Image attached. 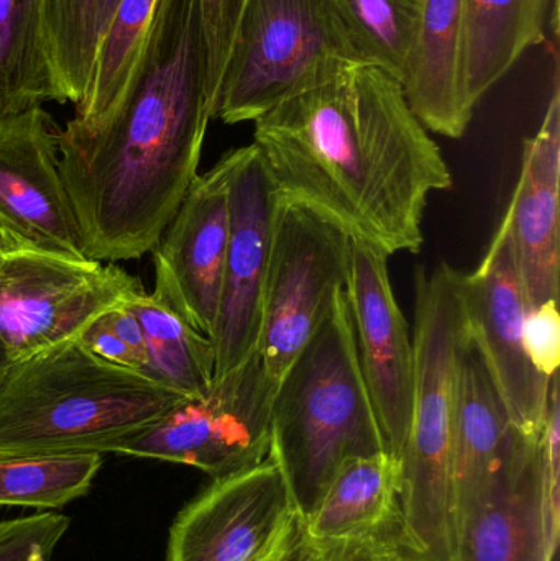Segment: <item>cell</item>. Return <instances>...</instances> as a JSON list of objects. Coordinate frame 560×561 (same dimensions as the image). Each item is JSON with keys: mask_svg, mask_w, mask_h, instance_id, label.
Listing matches in <instances>:
<instances>
[{"mask_svg": "<svg viewBox=\"0 0 560 561\" xmlns=\"http://www.w3.org/2000/svg\"><path fill=\"white\" fill-rule=\"evenodd\" d=\"M199 0H158L130 78L92 127L59 134V171L84 255L141 259L197 178L213 121Z\"/></svg>", "mask_w": 560, "mask_h": 561, "instance_id": "obj_1", "label": "cell"}, {"mask_svg": "<svg viewBox=\"0 0 560 561\" xmlns=\"http://www.w3.org/2000/svg\"><path fill=\"white\" fill-rule=\"evenodd\" d=\"M253 125L283 199L388 256L420 252L427 197L449 190L453 174L397 79L351 65Z\"/></svg>", "mask_w": 560, "mask_h": 561, "instance_id": "obj_2", "label": "cell"}, {"mask_svg": "<svg viewBox=\"0 0 560 561\" xmlns=\"http://www.w3.org/2000/svg\"><path fill=\"white\" fill-rule=\"evenodd\" d=\"M184 399L66 340L10 363L0 379V457L114 454Z\"/></svg>", "mask_w": 560, "mask_h": 561, "instance_id": "obj_3", "label": "cell"}, {"mask_svg": "<svg viewBox=\"0 0 560 561\" xmlns=\"http://www.w3.org/2000/svg\"><path fill=\"white\" fill-rule=\"evenodd\" d=\"M384 435L362 376L345 290L276 386L268 457L296 519L311 516L344 461L381 454Z\"/></svg>", "mask_w": 560, "mask_h": 561, "instance_id": "obj_4", "label": "cell"}, {"mask_svg": "<svg viewBox=\"0 0 560 561\" xmlns=\"http://www.w3.org/2000/svg\"><path fill=\"white\" fill-rule=\"evenodd\" d=\"M414 402L400 458V537L413 561H454V419L459 355L469 336L462 273L447 263L414 276Z\"/></svg>", "mask_w": 560, "mask_h": 561, "instance_id": "obj_5", "label": "cell"}, {"mask_svg": "<svg viewBox=\"0 0 560 561\" xmlns=\"http://www.w3.org/2000/svg\"><path fill=\"white\" fill-rule=\"evenodd\" d=\"M351 65L362 62L334 0H247L214 118L255 122Z\"/></svg>", "mask_w": 560, "mask_h": 561, "instance_id": "obj_6", "label": "cell"}, {"mask_svg": "<svg viewBox=\"0 0 560 561\" xmlns=\"http://www.w3.org/2000/svg\"><path fill=\"white\" fill-rule=\"evenodd\" d=\"M352 242L341 227L282 197L256 343V355L275 389L328 316L335 294L345 290Z\"/></svg>", "mask_w": 560, "mask_h": 561, "instance_id": "obj_7", "label": "cell"}, {"mask_svg": "<svg viewBox=\"0 0 560 561\" xmlns=\"http://www.w3.org/2000/svg\"><path fill=\"white\" fill-rule=\"evenodd\" d=\"M145 294L137 276L114 263L26 249H0V342L10 363L35 355L108 310Z\"/></svg>", "mask_w": 560, "mask_h": 561, "instance_id": "obj_8", "label": "cell"}, {"mask_svg": "<svg viewBox=\"0 0 560 561\" xmlns=\"http://www.w3.org/2000/svg\"><path fill=\"white\" fill-rule=\"evenodd\" d=\"M273 394L253 353L206 396L184 399L114 454L186 465L213 480L249 470L268 457Z\"/></svg>", "mask_w": 560, "mask_h": 561, "instance_id": "obj_9", "label": "cell"}, {"mask_svg": "<svg viewBox=\"0 0 560 561\" xmlns=\"http://www.w3.org/2000/svg\"><path fill=\"white\" fill-rule=\"evenodd\" d=\"M229 190V245L213 343L214 381L256 353L263 290L282 196L255 145L224 154Z\"/></svg>", "mask_w": 560, "mask_h": 561, "instance_id": "obj_10", "label": "cell"}, {"mask_svg": "<svg viewBox=\"0 0 560 561\" xmlns=\"http://www.w3.org/2000/svg\"><path fill=\"white\" fill-rule=\"evenodd\" d=\"M59 134L42 105L0 111V249L88 259L59 171Z\"/></svg>", "mask_w": 560, "mask_h": 561, "instance_id": "obj_11", "label": "cell"}, {"mask_svg": "<svg viewBox=\"0 0 560 561\" xmlns=\"http://www.w3.org/2000/svg\"><path fill=\"white\" fill-rule=\"evenodd\" d=\"M460 289L470 340L482 353L513 424L538 437L548 414L551 378L532 365L523 345V325L532 307L506 214L479 268L462 275Z\"/></svg>", "mask_w": 560, "mask_h": 561, "instance_id": "obj_12", "label": "cell"}, {"mask_svg": "<svg viewBox=\"0 0 560 561\" xmlns=\"http://www.w3.org/2000/svg\"><path fill=\"white\" fill-rule=\"evenodd\" d=\"M345 296L362 376L385 448L400 463L413 422L414 348L407 319L395 299L387 253L362 240L352 242Z\"/></svg>", "mask_w": 560, "mask_h": 561, "instance_id": "obj_13", "label": "cell"}, {"mask_svg": "<svg viewBox=\"0 0 560 561\" xmlns=\"http://www.w3.org/2000/svg\"><path fill=\"white\" fill-rule=\"evenodd\" d=\"M227 160L191 184L151 249L153 296L213 340L229 245Z\"/></svg>", "mask_w": 560, "mask_h": 561, "instance_id": "obj_14", "label": "cell"}, {"mask_svg": "<svg viewBox=\"0 0 560 561\" xmlns=\"http://www.w3.org/2000/svg\"><path fill=\"white\" fill-rule=\"evenodd\" d=\"M293 513L272 457L216 478L181 510L170 529L167 561H252Z\"/></svg>", "mask_w": 560, "mask_h": 561, "instance_id": "obj_15", "label": "cell"}, {"mask_svg": "<svg viewBox=\"0 0 560 561\" xmlns=\"http://www.w3.org/2000/svg\"><path fill=\"white\" fill-rule=\"evenodd\" d=\"M559 530L541 435L525 437L485 500L457 527L454 561H552Z\"/></svg>", "mask_w": 560, "mask_h": 561, "instance_id": "obj_16", "label": "cell"}, {"mask_svg": "<svg viewBox=\"0 0 560 561\" xmlns=\"http://www.w3.org/2000/svg\"><path fill=\"white\" fill-rule=\"evenodd\" d=\"M560 76L556 71L548 111L525 141L522 174L506 217L515 240L519 275L529 307L559 302Z\"/></svg>", "mask_w": 560, "mask_h": 561, "instance_id": "obj_17", "label": "cell"}, {"mask_svg": "<svg viewBox=\"0 0 560 561\" xmlns=\"http://www.w3.org/2000/svg\"><path fill=\"white\" fill-rule=\"evenodd\" d=\"M525 437L529 435L513 424L482 353L467 336L459 355L454 419L456 533L485 500L493 481Z\"/></svg>", "mask_w": 560, "mask_h": 561, "instance_id": "obj_18", "label": "cell"}, {"mask_svg": "<svg viewBox=\"0 0 560 561\" xmlns=\"http://www.w3.org/2000/svg\"><path fill=\"white\" fill-rule=\"evenodd\" d=\"M467 0H423L404 98L434 134L460 138L472 121L466 68Z\"/></svg>", "mask_w": 560, "mask_h": 561, "instance_id": "obj_19", "label": "cell"}, {"mask_svg": "<svg viewBox=\"0 0 560 561\" xmlns=\"http://www.w3.org/2000/svg\"><path fill=\"white\" fill-rule=\"evenodd\" d=\"M298 526L311 539L400 530V463L387 451L344 461L311 516Z\"/></svg>", "mask_w": 560, "mask_h": 561, "instance_id": "obj_20", "label": "cell"}, {"mask_svg": "<svg viewBox=\"0 0 560 561\" xmlns=\"http://www.w3.org/2000/svg\"><path fill=\"white\" fill-rule=\"evenodd\" d=\"M549 32L559 36V0H467V85L473 105Z\"/></svg>", "mask_w": 560, "mask_h": 561, "instance_id": "obj_21", "label": "cell"}, {"mask_svg": "<svg viewBox=\"0 0 560 561\" xmlns=\"http://www.w3.org/2000/svg\"><path fill=\"white\" fill-rule=\"evenodd\" d=\"M125 307L137 317L144 332V375L184 398L206 396L213 388L216 368L213 340L197 332L153 294H141Z\"/></svg>", "mask_w": 560, "mask_h": 561, "instance_id": "obj_22", "label": "cell"}, {"mask_svg": "<svg viewBox=\"0 0 560 561\" xmlns=\"http://www.w3.org/2000/svg\"><path fill=\"white\" fill-rule=\"evenodd\" d=\"M66 104L46 46L43 0H0V111Z\"/></svg>", "mask_w": 560, "mask_h": 561, "instance_id": "obj_23", "label": "cell"}, {"mask_svg": "<svg viewBox=\"0 0 560 561\" xmlns=\"http://www.w3.org/2000/svg\"><path fill=\"white\" fill-rule=\"evenodd\" d=\"M157 3L158 0L115 2L99 36L88 91L71 118L79 127L98 124L117 102L140 55Z\"/></svg>", "mask_w": 560, "mask_h": 561, "instance_id": "obj_24", "label": "cell"}, {"mask_svg": "<svg viewBox=\"0 0 560 561\" xmlns=\"http://www.w3.org/2000/svg\"><path fill=\"white\" fill-rule=\"evenodd\" d=\"M362 65L403 85L416 46L423 0H334Z\"/></svg>", "mask_w": 560, "mask_h": 561, "instance_id": "obj_25", "label": "cell"}, {"mask_svg": "<svg viewBox=\"0 0 560 561\" xmlns=\"http://www.w3.org/2000/svg\"><path fill=\"white\" fill-rule=\"evenodd\" d=\"M102 463L101 454L0 457V506L61 510L91 491Z\"/></svg>", "mask_w": 560, "mask_h": 561, "instance_id": "obj_26", "label": "cell"}, {"mask_svg": "<svg viewBox=\"0 0 560 561\" xmlns=\"http://www.w3.org/2000/svg\"><path fill=\"white\" fill-rule=\"evenodd\" d=\"M102 0H43L46 46L65 102L84 99L101 36Z\"/></svg>", "mask_w": 560, "mask_h": 561, "instance_id": "obj_27", "label": "cell"}, {"mask_svg": "<svg viewBox=\"0 0 560 561\" xmlns=\"http://www.w3.org/2000/svg\"><path fill=\"white\" fill-rule=\"evenodd\" d=\"M279 561H413L401 542L400 530L348 539H311L293 530L288 549Z\"/></svg>", "mask_w": 560, "mask_h": 561, "instance_id": "obj_28", "label": "cell"}, {"mask_svg": "<svg viewBox=\"0 0 560 561\" xmlns=\"http://www.w3.org/2000/svg\"><path fill=\"white\" fill-rule=\"evenodd\" d=\"M68 516L38 513L0 523V561H48L69 529Z\"/></svg>", "mask_w": 560, "mask_h": 561, "instance_id": "obj_29", "label": "cell"}, {"mask_svg": "<svg viewBox=\"0 0 560 561\" xmlns=\"http://www.w3.org/2000/svg\"><path fill=\"white\" fill-rule=\"evenodd\" d=\"M247 0H199L201 23L207 51V88L216 104L220 79L229 59L233 36Z\"/></svg>", "mask_w": 560, "mask_h": 561, "instance_id": "obj_30", "label": "cell"}, {"mask_svg": "<svg viewBox=\"0 0 560 561\" xmlns=\"http://www.w3.org/2000/svg\"><path fill=\"white\" fill-rule=\"evenodd\" d=\"M523 345L532 365L546 378L559 373L560 317L558 300H548L526 313Z\"/></svg>", "mask_w": 560, "mask_h": 561, "instance_id": "obj_31", "label": "cell"}, {"mask_svg": "<svg viewBox=\"0 0 560 561\" xmlns=\"http://www.w3.org/2000/svg\"><path fill=\"white\" fill-rule=\"evenodd\" d=\"M107 313V312H105ZM102 313L98 319L92 320L81 335L78 336L79 342L98 358L112 365L122 366V368L134 369V371L144 375L147 368V362L138 356L108 323L107 316Z\"/></svg>", "mask_w": 560, "mask_h": 561, "instance_id": "obj_32", "label": "cell"}, {"mask_svg": "<svg viewBox=\"0 0 560 561\" xmlns=\"http://www.w3.org/2000/svg\"><path fill=\"white\" fill-rule=\"evenodd\" d=\"M296 516H293L278 534L273 537L272 542L259 553L252 561H279L283 553L288 549L289 540H292L293 530H295Z\"/></svg>", "mask_w": 560, "mask_h": 561, "instance_id": "obj_33", "label": "cell"}, {"mask_svg": "<svg viewBox=\"0 0 560 561\" xmlns=\"http://www.w3.org/2000/svg\"><path fill=\"white\" fill-rule=\"evenodd\" d=\"M10 358L7 355L5 348H3L2 342H0V379L5 375L7 368H9Z\"/></svg>", "mask_w": 560, "mask_h": 561, "instance_id": "obj_34", "label": "cell"}, {"mask_svg": "<svg viewBox=\"0 0 560 561\" xmlns=\"http://www.w3.org/2000/svg\"><path fill=\"white\" fill-rule=\"evenodd\" d=\"M115 2H117V0H102L101 32L105 20H107L108 13L114 9Z\"/></svg>", "mask_w": 560, "mask_h": 561, "instance_id": "obj_35", "label": "cell"}]
</instances>
